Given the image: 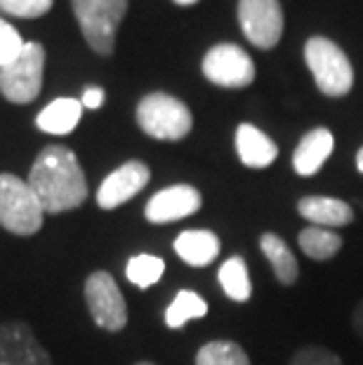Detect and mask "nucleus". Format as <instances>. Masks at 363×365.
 I'll list each match as a JSON object with an SVG mask.
<instances>
[{"instance_id":"f257e3e1","label":"nucleus","mask_w":363,"mask_h":365,"mask_svg":"<svg viewBox=\"0 0 363 365\" xmlns=\"http://www.w3.org/2000/svg\"><path fill=\"white\" fill-rule=\"evenodd\" d=\"M29 186L41 200L45 215L76 210L88 198V182L76 153L66 146L52 144L38 153L31 165Z\"/></svg>"},{"instance_id":"f03ea898","label":"nucleus","mask_w":363,"mask_h":365,"mask_svg":"<svg viewBox=\"0 0 363 365\" xmlns=\"http://www.w3.org/2000/svg\"><path fill=\"white\" fill-rule=\"evenodd\" d=\"M45 210L26 180L17 175H0V227L10 234L31 236L43 227Z\"/></svg>"},{"instance_id":"7ed1b4c3","label":"nucleus","mask_w":363,"mask_h":365,"mask_svg":"<svg viewBox=\"0 0 363 365\" xmlns=\"http://www.w3.org/2000/svg\"><path fill=\"white\" fill-rule=\"evenodd\" d=\"M85 41L97 54L109 57L116 48V34L128 12V0H71Z\"/></svg>"},{"instance_id":"20e7f679","label":"nucleus","mask_w":363,"mask_h":365,"mask_svg":"<svg viewBox=\"0 0 363 365\" xmlns=\"http://www.w3.org/2000/svg\"><path fill=\"white\" fill-rule=\"evenodd\" d=\"M137 123L140 128L153 139L163 142H180L191 132L194 118L187 104L165 92H153L146 95L137 106Z\"/></svg>"},{"instance_id":"39448f33","label":"nucleus","mask_w":363,"mask_h":365,"mask_svg":"<svg viewBox=\"0 0 363 365\" xmlns=\"http://www.w3.org/2000/svg\"><path fill=\"white\" fill-rule=\"evenodd\" d=\"M305 61L316 85L328 97H344L354 85V71L347 54L328 38H312L305 45Z\"/></svg>"},{"instance_id":"423d86ee","label":"nucleus","mask_w":363,"mask_h":365,"mask_svg":"<svg viewBox=\"0 0 363 365\" xmlns=\"http://www.w3.org/2000/svg\"><path fill=\"white\" fill-rule=\"evenodd\" d=\"M45 50L41 43H26L10 64L0 68V92L12 104H29L43 90Z\"/></svg>"},{"instance_id":"0eeeda50","label":"nucleus","mask_w":363,"mask_h":365,"mask_svg":"<svg viewBox=\"0 0 363 365\" xmlns=\"http://www.w3.org/2000/svg\"><path fill=\"white\" fill-rule=\"evenodd\" d=\"M85 302H88L90 316L95 318V323L99 328H104L109 332H118L126 328L128 307L111 274L95 271V274L85 281Z\"/></svg>"},{"instance_id":"6e6552de","label":"nucleus","mask_w":363,"mask_h":365,"mask_svg":"<svg viewBox=\"0 0 363 365\" xmlns=\"http://www.w3.org/2000/svg\"><path fill=\"white\" fill-rule=\"evenodd\" d=\"M238 21L245 38L262 50H272L283 36L279 0H238Z\"/></svg>"},{"instance_id":"1a4fd4ad","label":"nucleus","mask_w":363,"mask_h":365,"mask_svg":"<svg viewBox=\"0 0 363 365\" xmlns=\"http://www.w3.org/2000/svg\"><path fill=\"white\" fill-rule=\"evenodd\" d=\"M203 76L220 88H248L255 81V64L238 45L220 43L203 57Z\"/></svg>"},{"instance_id":"9d476101","label":"nucleus","mask_w":363,"mask_h":365,"mask_svg":"<svg viewBox=\"0 0 363 365\" xmlns=\"http://www.w3.org/2000/svg\"><path fill=\"white\" fill-rule=\"evenodd\" d=\"M0 365H52L26 323L0 325Z\"/></svg>"},{"instance_id":"9b49d317","label":"nucleus","mask_w":363,"mask_h":365,"mask_svg":"<svg viewBox=\"0 0 363 365\" xmlns=\"http://www.w3.org/2000/svg\"><path fill=\"white\" fill-rule=\"evenodd\" d=\"M151 170L144 165L142 160H130L126 165L106 177L97 191V205L102 210H113L123 203H128L130 198L137 196L146 184H149Z\"/></svg>"},{"instance_id":"f8f14e48","label":"nucleus","mask_w":363,"mask_h":365,"mask_svg":"<svg viewBox=\"0 0 363 365\" xmlns=\"http://www.w3.org/2000/svg\"><path fill=\"white\" fill-rule=\"evenodd\" d=\"M200 207V193L189 184L168 186V189L158 191L149 203H146V220L151 224H170L184 217L198 212Z\"/></svg>"},{"instance_id":"ddd939ff","label":"nucleus","mask_w":363,"mask_h":365,"mask_svg":"<svg viewBox=\"0 0 363 365\" xmlns=\"http://www.w3.org/2000/svg\"><path fill=\"white\" fill-rule=\"evenodd\" d=\"M335 146V139L326 128H316L300 139L295 153H292V168L300 177H312L323 168V163L330 158Z\"/></svg>"},{"instance_id":"4468645a","label":"nucleus","mask_w":363,"mask_h":365,"mask_svg":"<svg viewBox=\"0 0 363 365\" xmlns=\"http://www.w3.org/2000/svg\"><path fill=\"white\" fill-rule=\"evenodd\" d=\"M297 212L307 222H312V227H323V229L347 227V224L354 222L352 205L330 196H307L297 203Z\"/></svg>"},{"instance_id":"2eb2a0df","label":"nucleus","mask_w":363,"mask_h":365,"mask_svg":"<svg viewBox=\"0 0 363 365\" xmlns=\"http://www.w3.org/2000/svg\"><path fill=\"white\" fill-rule=\"evenodd\" d=\"M236 151L243 165L262 170L269 168L279 156V146L269 139L265 132L257 130L250 123H243L236 130Z\"/></svg>"},{"instance_id":"dca6fc26","label":"nucleus","mask_w":363,"mask_h":365,"mask_svg":"<svg viewBox=\"0 0 363 365\" xmlns=\"http://www.w3.org/2000/svg\"><path fill=\"white\" fill-rule=\"evenodd\" d=\"M175 252L191 267H208L220 255V238L213 231H182L175 238Z\"/></svg>"},{"instance_id":"f3484780","label":"nucleus","mask_w":363,"mask_h":365,"mask_svg":"<svg viewBox=\"0 0 363 365\" xmlns=\"http://www.w3.org/2000/svg\"><path fill=\"white\" fill-rule=\"evenodd\" d=\"M81 113H83V104L78 99L59 97L38 113L36 125L43 132H48V135H68L81 123Z\"/></svg>"},{"instance_id":"a211bd4d","label":"nucleus","mask_w":363,"mask_h":365,"mask_svg":"<svg viewBox=\"0 0 363 365\" xmlns=\"http://www.w3.org/2000/svg\"><path fill=\"white\" fill-rule=\"evenodd\" d=\"M260 247H262V252H265V257L269 259V264H272L274 276L279 278V283L292 285L297 281L300 264L295 259V255L290 252L288 243H285L281 236L272 234V231H269V234H262Z\"/></svg>"},{"instance_id":"6ab92c4d","label":"nucleus","mask_w":363,"mask_h":365,"mask_svg":"<svg viewBox=\"0 0 363 365\" xmlns=\"http://www.w3.org/2000/svg\"><path fill=\"white\" fill-rule=\"evenodd\" d=\"M297 243L302 247V252L307 257H312L316 262H326L333 259L342 247V238L335 231L323 229V227H307L305 231H300Z\"/></svg>"},{"instance_id":"aec40b11","label":"nucleus","mask_w":363,"mask_h":365,"mask_svg":"<svg viewBox=\"0 0 363 365\" xmlns=\"http://www.w3.org/2000/svg\"><path fill=\"white\" fill-rule=\"evenodd\" d=\"M220 285L227 297L234 302H248L252 294V285L248 278V267L243 257H231L220 267Z\"/></svg>"},{"instance_id":"412c9836","label":"nucleus","mask_w":363,"mask_h":365,"mask_svg":"<svg viewBox=\"0 0 363 365\" xmlns=\"http://www.w3.org/2000/svg\"><path fill=\"white\" fill-rule=\"evenodd\" d=\"M205 314H208V304L200 294H196L194 290H180L177 297L173 299V304L168 307L165 323L168 328L177 330L187 321H191V318H203Z\"/></svg>"},{"instance_id":"4be33fe9","label":"nucleus","mask_w":363,"mask_h":365,"mask_svg":"<svg viewBox=\"0 0 363 365\" xmlns=\"http://www.w3.org/2000/svg\"><path fill=\"white\" fill-rule=\"evenodd\" d=\"M196 365H250L248 354L236 341H208L196 354Z\"/></svg>"},{"instance_id":"5701e85b","label":"nucleus","mask_w":363,"mask_h":365,"mask_svg":"<svg viewBox=\"0 0 363 365\" xmlns=\"http://www.w3.org/2000/svg\"><path fill=\"white\" fill-rule=\"evenodd\" d=\"M163 271H165V262L160 257H153V255H137V257L128 262L126 276L133 285L146 290V287H151L153 283L160 281Z\"/></svg>"},{"instance_id":"b1692460","label":"nucleus","mask_w":363,"mask_h":365,"mask_svg":"<svg viewBox=\"0 0 363 365\" xmlns=\"http://www.w3.org/2000/svg\"><path fill=\"white\" fill-rule=\"evenodd\" d=\"M52 7V0H0V10L21 19H36L43 17Z\"/></svg>"},{"instance_id":"393cba45","label":"nucleus","mask_w":363,"mask_h":365,"mask_svg":"<svg viewBox=\"0 0 363 365\" xmlns=\"http://www.w3.org/2000/svg\"><path fill=\"white\" fill-rule=\"evenodd\" d=\"M290 365H344V363L335 351H330V349L309 344V346H302L295 356H292Z\"/></svg>"},{"instance_id":"a878e982","label":"nucleus","mask_w":363,"mask_h":365,"mask_svg":"<svg viewBox=\"0 0 363 365\" xmlns=\"http://www.w3.org/2000/svg\"><path fill=\"white\" fill-rule=\"evenodd\" d=\"M24 45L26 43L21 41L19 31L0 19V68L5 64H10V61L24 50Z\"/></svg>"},{"instance_id":"bb28decb","label":"nucleus","mask_w":363,"mask_h":365,"mask_svg":"<svg viewBox=\"0 0 363 365\" xmlns=\"http://www.w3.org/2000/svg\"><path fill=\"white\" fill-rule=\"evenodd\" d=\"M81 104L85 108H99V106L104 104V90L102 88H88V90L83 92Z\"/></svg>"},{"instance_id":"cd10ccee","label":"nucleus","mask_w":363,"mask_h":365,"mask_svg":"<svg viewBox=\"0 0 363 365\" xmlns=\"http://www.w3.org/2000/svg\"><path fill=\"white\" fill-rule=\"evenodd\" d=\"M352 323H354V330H357V335L363 339V299L357 304V309H354Z\"/></svg>"},{"instance_id":"c85d7f7f","label":"nucleus","mask_w":363,"mask_h":365,"mask_svg":"<svg viewBox=\"0 0 363 365\" xmlns=\"http://www.w3.org/2000/svg\"><path fill=\"white\" fill-rule=\"evenodd\" d=\"M357 168H359V173H363V146H361L359 153H357Z\"/></svg>"},{"instance_id":"c756f323","label":"nucleus","mask_w":363,"mask_h":365,"mask_svg":"<svg viewBox=\"0 0 363 365\" xmlns=\"http://www.w3.org/2000/svg\"><path fill=\"white\" fill-rule=\"evenodd\" d=\"M175 3H177V5H194L196 0H175Z\"/></svg>"},{"instance_id":"7c9ffc66","label":"nucleus","mask_w":363,"mask_h":365,"mask_svg":"<svg viewBox=\"0 0 363 365\" xmlns=\"http://www.w3.org/2000/svg\"><path fill=\"white\" fill-rule=\"evenodd\" d=\"M137 365H153V363H137Z\"/></svg>"}]
</instances>
